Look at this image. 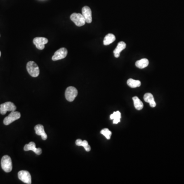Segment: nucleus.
Segmentation results:
<instances>
[{
  "instance_id": "nucleus-1",
  "label": "nucleus",
  "mask_w": 184,
  "mask_h": 184,
  "mask_svg": "<svg viewBox=\"0 0 184 184\" xmlns=\"http://www.w3.org/2000/svg\"><path fill=\"white\" fill-rule=\"evenodd\" d=\"M27 70L28 73L33 77H36L39 74V66L34 61H30L27 63Z\"/></svg>"
},
{
  "instance_id": "nucleus-2",
  "label": "nucleus",
  "mask_w": 184,
  "mask_h": 184,
  "mask_svg": "<svg viewBox=\"0 0 184 184\" xmlns=\"http://www.w3.org/2000/svg\"><path fill=\"white\" fill-rule=\"evenodd\" d=\"M2 168L6 172H10L13 169V163L11 158L9 155L3 156L1 160Z\"/></svg>"
},
{
  "instance_id": "nucleus-3",
  "label": "nucleus",
  "mask_w": 184,
  "mask_h": 184,
  "mask_svg": "<svg viewBox=\"0 0 184 184\" xmlns=\"http://www.w3.org/2000/svg\"><path fill=\"white\" fill-rule=\"evenodd\" d=\"M71 21L78 27L82 26L86 24V20L82 14L77 13H73L70 16Z\"/></svg>"
},
{
  "instance_id": "nucleus-4",
  "label": "nucleus",
  "mask_w": 184,
  "mask_h": 184,
  "mask_svg": "<svg viewBox=\"0 0 184 184\" xmlns=\"http://www.w3.org/2000/svg\"><path fill=\"white\" fill-rule=\"evenodd\" d=\"M17 107L14 103L11 102H7L0 105V113L2 115H5L7 112L15 111Z\"/></svg>"
},
{
  "instance_id": "nucleus-5",
  "label": "nucleus",
  "mask_w": 184,
  "mask_h": 184,
  "mask_svg": "<svg viewBox=\"0 0 184 184\" xmlns=\"http://www.w3.org/2000/svg\"><path fill=\"white\" fill-rule=\"evenodd\" d=\"M77 95V90L73 87H67V89L66 90V98L69 102L73 101Z\"/></svg>"
},
{
  "instance_id": "nucleus-6",
  "label": "nucleus",
  "mask_w": 184,
  "mask_h": 184,
  "mask_svg": "<svg viewBox=\"0 0 184 184\" xmlns=\"http://www.w3.org/2000/svg\"><path fill=\"white\" fill-rule=\"evenodd\" d=\"M21 113L18 112H11L9 115L4 119L3 123L5 125H8L14 122V121L19 119L21 118Z\"/></svg>"
},
{
  "instance_id": "nucleus-7",
  "label": "nucleus",
  "mask_w": 184,
  "mask_h": 184,
  "mask_svg": "<svg viewBox=\"0 0 184 184\" xmlns=\"http://www.w3.org/2000/svg\"><path fill=\"white\" fill-rule=\"evenodd\" d=\"M68 54V50L65 48H61L57 50L52 57L53 61H56L58 60H62L65 58Z\"/></svg>"
},
{
  "instance_id": "nucleus-8",
  "label": "nucleus",
  "mask_w": 184,
  "mask_h": 184,
  "mask_svg": "<svg viewBox=\"0 0 184 184\" xmlns=\"http://www.w3.org/2000/svg\"><path fill=\"white\" fill-rule=\"evenodd\" d=\"M18 177L19 180L26 184H31V176L28 171L21 170L18 172Z\"/></svg>"
},
{
  "instance_id": "nucleus-9",
  "label": "nucleus",
  "mask_w": 184,
  "mask_h": 184,
  "mask_svg": "<svg viewBox=\"0 0 184 184\" xmlns=\"http://www.w3.org/2000/svg\"><path fill=\"white\" fill-rule=\"evenodd\" d=\"M48 39L43 37H36L33 39V43L39 50H43L45 47V45L47 44Z\"/></svg>"
},
{
  "instance_id": "nucleus-10",
  "label": "nucleus",
  "mask_w": 184,
  "mask_h": 184,
  "mask_svg": "<svg viewBox=\"0 0 184 184\" xmlns=\"http://www.w3.org/2000/svg\"><path fill=\"white\" fill-rule=\"evenodd\" d=\"M82 14L85 18L86 23H91L92 22V16L91 9L88 6H84L82 9Z\"/></svg>"
},
{
  "instance_id": "nucleus-11",
  "label": "nucleus",
  "mask_w": 184,
  "mask_h": 184,
  "mask_svg": "<svg viewBox=\"0 0 184 184\" xmlns=\"http://www.w3.org/2000/svg\"><path fill=\"white\" fill-rule=\"evenodd\" d=\"M35 146L36 145L35 144L34 142H30L29 144L25 145L24 148V150L25 151L32 150L33 152H34L36 155H40L42 153V149L40 148H36Z\"/></svg>"
},
{
  "instance_id": "nucleus-12",
  "label": "nucleus",
  "mask_w": 184,
  "mask_h": 184,
  "mask_svg": "<svg viewBox=\"0 0 184 184\" xmlns=\"http://www.w3.org/2000/svg\"><path fill=\"white\" fill-rule=\"evenodd\" d=\"M34 130H35V133L39 136H41L42 139L43 140H47V135L45 132L44 127L41 124L36 125L35 126Z\"/></svg>"
},
{
  "instance_id": "nucleus-13",
  "label": "nucleus",
  "mask_w": 184,
  "mask_h": 184,
  "mask_svg": "<svg viewBox=\"0 0 184 184\" xmlns=\"http://www.w3.org/2000/svg\"><path fill=\"white\" fill-rule=\"evenodd\" d=\"M126 47V44L124 42H120L118 43V45L115 50H113V52L114 56L116 58H118L120 56L121 52L125 49Z\"/></svg>"
},
{
  "instance_id": "nucleus-14",
  "label": "nucleus",
  "mask_w": 184,
  "mask_h": 184,
  "mask_svg": "<svg viewBox=\"0 0 184 184\" xmlns=\"http://www.w3.org/2000/svg\"><path fill=\"white\" fill-rule=\"evenodd\" d=\"M144 101L150 103V106L151 108H155L156 106V103L155 101L154 96L150 93H146L144 96Z\"/></svg>"
},
{
  "instance_id": "nucleus-15",
  "label": "nucleus",
  "mask_w": 184,
  "mask_h": 184,
  "mask_svg": "<svg viewBox=\"0 0 184 184\" xmlns=\"http://www.w3.org/2000/svg\"><path fill=\"white\" fill-rule=\"evenodd\" d=\"M75 144L76 145L78 146H83L85 148L86 151H87V152L90 151L91 149V147L89 145V143L86 140L82 141L81 139H77L75 142Z\"/></svg>"
},
{
  "instance_id": "nucleus-16",
  "label": "nucleus",
  "mask_w": 184,
  "mask_h": 184,
  "mask_svg": "<svg viewBox=\"0 0 184 184\" xmlns=\"http://www.w3.org/2000/svg\"><path fill=\"white\" fill-rule=\"evenodd\" d=\"M115 40H116V37L115 35L112 33H109L105 36L103 40V44L105 46H108L113 43Z\"/></svg>"
},
{
  "instance_id": "nucleus-17",
  "label": "nucleus",
  "mask_w": 184,
  "mask_h": 184,
  "mask_svg": "<svg viewBox=\"0 0 184 184\" xmlns=\"http://www.w3.org/2000/svg\"><path fill=\"white\" fill-rule=\"evenodd\" d=\"M148 65H149V60L146 58H143L136 62V66L139 69H144L148 66Z\"/></svg>"
},
{
  "instance_id": "nucleus-18",
  "label": "nucleus",
  "mask_w": 184,
  "mask_h": 184,
  "mask_svg": "<svg viewBox=\"0 0 184 184\" xmlns=\"http://www.w3.org/2000/svg\"><path fill=\"white\" fill-rule=\"evenodd\" d=\"M133 101H134V108L137 109V110H141L144 105L138 97L137 96H134L133 98Z\"/></svg>"
},
{
  "instance_id": "nucleus-19",
  "label": "nucleus",
  "mask_w": 184,
  "mask_h": 184,
  "mask_svg": "<svg viewBox=\"0 0 184 184\" xmlns=\"http://www.w3.org/2000/svg\"><path fill=\"white\" fill-rule=\"evenodd\" d=\"M121 113L119 111H117L113 112V114L110 116V119L111 120H113V124H118L120 122Z\"/></svg>"
},
{
  "instance_id": "nucleus-20",
  "label": "nucleus",
  "mask_w": 184,
  "mask_h": 184,
  "mask_svg": "<svg viewBox=\"0 0 184 184\" xmlns=\"http://www.w3.org/2000/svg\"><path fill=\"white\" fill-rule=\"evenodd\" d=\"M127 84L129 87L132 88L139 87L141 85V82L139 80H134V79L130 78L128 80Z\"/></svg>"
},
{
  "instance_id": "nucleus-21",
  "label": "nucleus",
  "mask_w": 184,
  "mask_h": 184,
  "mask_svg": "<svg viewBox=\"0 0 184 184\" xmlns=\"http://www.w3.org/2000/svg\"><path fill=\"white\" fill-rule=\"evenodd\" d=\"M100 133H101V134H103V136H105V138L108 140H109L111 139V136H112V132L108 129H103V130H101Z\"/></svg>"
},
{
  "instance_id": "nucleus-22",
  "label": "nucleus",
  "mask_w": 184,
  "mask_h": 184,
  "mask_svg": "<svg viewBox=\"0 0 184 184\" xmlns=\"http://www.w3.org/2000/svg\"><path fill=\"white\" fill-rule=\"evenodd\" d=\"M1 52L0 51V57H1Z\"/></svg>"
},
{
  "instance_id": "nucleus-23",
  "label": "nucleus",
  "mask_w": 184,
  "mask_h": 184,
  "mask_svg": "<svg viewBox=\"0 0 184 184\" xmlns=\"http://www.w3.org/2000/svg\"><path fill=\"white\" fill-rule=\"evenodd\" d=\"M0 36H1V35H0Z\"/></svg>"
}]
</instances>
